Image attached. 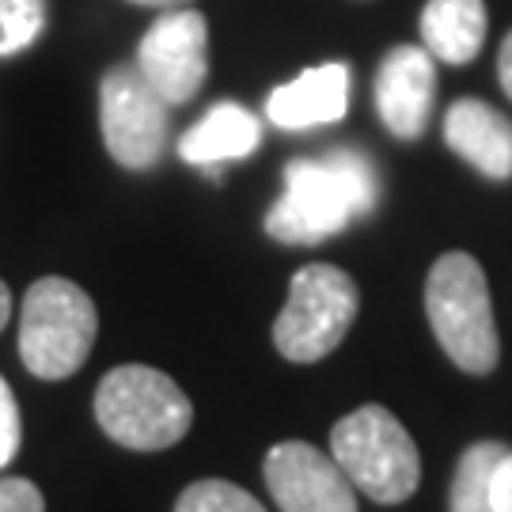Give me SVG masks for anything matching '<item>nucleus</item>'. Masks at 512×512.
<instances>
[{
  "mask_svg": "<svg viewBox=\"0 0 512 512\" xmlns=\"http://www.w3.org/2000/svg\"><path fill=\"white\" fill-rule=\"evenodd\" d=\"M497 80H501L505 95L512 99V31L505 35V42H501V54H497Z\"/></svg>",
  "mask_w": 512,
  "mask_h": 512,
  "instance_id": "412c9836",
  "label": "nucleus"
},
{
  "mask_svg": "<svg viewBox=\"0 0 512 512\" xmlns=\"http://www.w3.org/2000/svg\"><path fill=\"white\" fill-rule=\"evenodd\" d=\"M349 110V65L346 61H330V65H315L304 73L281 84L270 103H266V118L277 129H311L342 122Z\"/></svg>",
  "mask_w": 512,
  "mask_h": 512,
  "instance_id": "f8f14e48",
  "label": "nucleus"
},
{
  "mask_svg": "<svg viewBox=\"0 0 512 512\" xmlns=\"http://www.w3.org/2000/svg\"><path fill=\"white\" fill-rule=\"evenodd\" d=\"M266 486L281 512H357V490L334 456L308 440H281L266 452Z\"/></svg>",
  "mask_w": 512,
  "mask_h": 512,
  "instance_id": "1a4fd4ad",
  "label": "nucleus"
},
{
  "mask_svg": "<svg viewBox=\"0 0 512 512\" xmlns=\"http://www.w3.org/2000/svg\"><path fill=\"white\" fill-rule=\"evenodd\" d=\"M129 4H141V8H160V12H171V8H190L194 0H129Z\"/></svg>",
  "mask_w": 512,
  "mask_h": 512,
  "instance_id": "4be33fe9",
  "label": "nucleus"
},
{
  "mask_svg": "<svg viewBox=\"0 0 512 512\" xmlns=\"http://www.w3.org/2000/svg\"><path fill=\"white\" fill-rule=\"evenodd\" d=\"M486 42V0H429L421 12V46L444 65L475 61Z\"/></svg>",
  "mask_w": 512,
  "mask_h": 512,
  "instance_id": "4468645a",
  "label": "nucleus"
},
{
  "mask_svg": "<svg viewBox=\"0 0 512 512\" xmlns=\"http://www.w3.org/2000/svg\"><path fill=\"white\" fill-rule=\"evenodd\" d=\"M425 315L448 361L471 376H490L501 361L494 300L475 255L448 251L425 277Z\"/></svg>",
  "mask_w": 512,
  "mask_h": 512,
  "instance_id": "f03ea898",
  "label": "nucleus"
},
{
  "mask_svg": "<svg viewBox=\"0 0 512 512\" xmlns=\"http://www.w3.org/2000/svg\"><path fill=\"white\" fill-rule=\"evenodd\" d=\"M258 145H262V122L247 107L224 99L213 103L202 122L179 137V156L186 164L213 171L228 160H247L251 152H258Z\"/></svg>",
  "mask_w": 512,
  "mask_h": 512,
  "instance_id": "ddd939ff",
  "label": "nucleus"
},
{
  "mask_svg": "<svg viewBox=\"0 0 512 512\" xmlns=\"http://www.w3.org/2000/svg\"><path fill=\"white\" fill-rule=\"evenodd\" d=\"M46 31V0H0V57L23 54Z\"/></svg>",
  "mask_w": 512,
  "mask_h": 512,
  "instance_id": "dca6fc26",
  "label": "nucleus"
},
{
  "mask_svg": "<svg viewBox=\"0 0 512 512\" xmlns=\"http://www.w3.org/2000/svg\"><path fill=\"white\" fill-rule=\"evenodd\" d=\"M330 456L357 494L376 505H403L421 482V456L406 425L387 406L368 403L330 429Z\"/></svg>",
  "mask_w": 512,
  "mask_h": 512,
  "instance_id": "20e7f679",
  "label": "nucleus"
},
{
  "mask_svg": "<svg viewBox=\"0 0 512 512\" xmlns=\"http://www.w3.org/2000/svg\"><path fill=\"white\" fill-rule=\"evenodd\" d=\"M444 141L478 175L505 183L512 179V122L482 99H456L444 114Z\"/></svg>",
  "mask_w": 512,
  "mask_h": 512,
  "instance_id": "9b49d317",
  "label": "nucleus"
},
{
  "mask_svg": "<svg viewBox=\"0 0 512 512\" xmlns=\"http://www.w3.org/2000/svg\"><path fill=\"white\" fill-rule=\"evenodd\" d=\"M357 308H361V293L346 270L330 262H311L304 270H296L289 285V304L281 308L274 323L277 353L293 365L323 361L346 342Z\"/></svg>",
  "mask_w": 512,
  "mask_h": 512,
  "instance_id": "423d86ee",
  "label": "nucleus"
},
{
  "mask_svg": "<svg viewBox=\"0 0 512 512\" xmlns=\"http://www.w3.org/2000/svg\"><path fill=\"white\" fill-rule=\"evenodd\" d=\"M8 315H12V293H8V285L0 281V330L8 327Z\"/></svg>",
  "mask_w": 512,
  "mask_h": 512,
  "instance_id": "5701e85b",
  "label": "nucleus"
},
{
  "mask_svg": "<svg viewBox=\"0 0 512 512\" xmlns=\"http://www.w3.org/2000/svg\"><path fill=\"white\" fill-rule=\"evenodd\" d=\"M175 512H266V509L247 490H239L236 482L202 478V482L186 486L183 494H179Z\"/></svg>",
  "mask_w": 512,
  "mask_h": 512,
  "instance_id": "f3484780",
  "label": "nucleus"
},
{
  "mask_svg": "<svg viewBox=\"0 0 512 512\" xmlns=\"http://www.w3.org/2000/svg\"><path fill=\"white\" fill-rule=\"evenodd\" d=\"M0 512H46V497L31 478H0Z\"/></svg>",
  "mask_w": 512,
  "mask_h": 512,
  "instance_id": "6ab92c4d",
  "label": "nucleus"
},
{
  "mask_svg": "<svg viewBox=\"0 0 512 512\" xmlns=\"http://www.w3.org/2000/svg\"><path fill=\"white\" fill-rule=\"evenodd\" d=\"M512 448L505 440H478L471 444L456 463L452 475V494H448V509L452 512H494V478L501 459Z\"/></svg>",
  "mask_w": 512,
  "mask_h": 512,
  "instance_id": "2eb2a0df",
  "label": "nucleus"
},
{
  "mask_svg": "<svg viewBox=\"0 0 512 512\" xmlns=\"http://www.w3.org/2000/svg\"><path fill=\"white\" fill-rule=\"evenodd\" d=\"M494 512H512V452L501 459L494 478Z\"/></svg>",
  "mask_w": 512,
  "mask_h": 512,
  "instance_id": "aec40b11",
  "label": "nucleus"
},
{
  "mask_svg": "<svg viewBox=\"0 0 512 512\" xmlns=\"http://www.w3.org/2000/svg\"><path fill=\"white\" fill-rule=\"evenodd\" d=\"M167 107H183L209 76V23L194 8H171L145 31L133 61Z\"/></svg>",
  "mask_w": 512,
  "mask_h": 512,
  "instance_id": "6e6552de",
  "label": "nucleus"
},
{
  "mask_svg": "<svg viewBox=\"0 0 512 512\" xmlns=\"http://www.w3.org/2000/svg\"><path fill=\"white\" fill-rule=\"evenodd\" d=\"M376 110L399 141H418L437 103V57L425 46H395L376 69Z\"/></svg>",
  "mask_w": 512,
  "mask_h": 512,
  "instance_id": "9d476101",
  "label": "nucleus"
},
{
  "mask_svg": "<svg viewBox=\"0 0 512 512\" xmlns=\"http://www.w3.org/2000/svg\"><path fill=\"white\" fill-rule=\"evenodd\" d=\"M380 202L376 164L357 148H334L285 167V194L266 213V232L289 247H311L346 232Z\"/></svg>",
  "mask_w": 512,
  "mask_h": 512,
  "instance_id": "f257e3e1",
  "label": "nucleus"
},
{
  "mask_svg": "<svg viewBox=\"0 0 512 512\" xmlns=\"http://www.w3.org/2000/svg\"><path fill=\"white\" fill-rule=\"evenodd\" d=\"M95 421L129 452L175 448L194 425V406L167 372L148 365L110 368L95 391Z\"/></svg>",
  "mask_w": 512,
  "mask_h": 512,
  "instance_id": "7ed1b4c3",
  "label": "nucleus"
},
{
  "mask_svg": "<svg viewBox=\"0 0 512 512\" xmlns=\"http://www.w3.org/2000/svg\"><path fill=\"white\" fill-rule=\"evenodd\" d=\"M99 311L69 277H38L19 311V357L38 380H69L92 357Z\"/></svg>",
  "mask_w": 512,
  "mask_h": 512,
  "instance_id": "39448f33",
  "label": "nucleus"
},
{
  "mask_svg": "<svg viewBox=\"0 0 512 512\" xmlns=\"http://www.w3.org/2000/svg\"><path fill=\"white\" fill-rule=\"evenodd\" d=\"M19 440H23V421H19V406L8 380L0 376V467H8L19 452Z\"/></svg>",
  "mask_w": 512,
  "mask_h": 512,
  "instance_id": "a211bd4d",
  "label": "nucleus"
},
{
  "mask_svg": "<svg viewBox=\"0 0 512 512\" xmlns=\"http://www.w3.org/2000/svg\"><path fill=\"white\" fill-rule=\"evenodd\" d=\"M99 126L107 152L129 171H148L164 160L171 107L137 65H114L99 84Z\"/></svg>",
  "mask_w": 512,
  "mask_h": 512,
  "instance_id": "0eeeda50",
  "label": "nucleus"
}]
</instances>
